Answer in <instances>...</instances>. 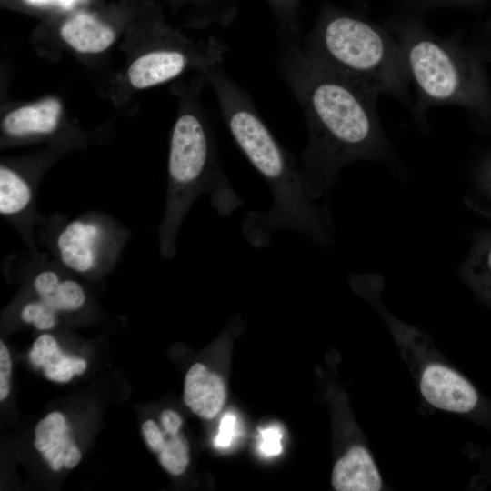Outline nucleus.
<instances>
[{
    "label": "nucleus",
    "instance_id": "7ed1b4c3",
    "mask_svg": "<svg viewBox=\"0 0 491 491\" xmlns=\"http://www.w3.org/2000/svg\"><path fill=\"white\" fill-rule=\"evenodd\" d=\"M193 98L185 101L171 134L165 206L158 229L159 249L165 259L175 256L177 234L197 197L208 194L220 216L243 205L219 165L210 127Z\"/></svg>",
    "mask_w": 491,
    "mask_h": 491
},
{
    "label": "nucleus",
    "instance_id": "aec40b11",
    "mask_svg": "<svg viewBox=\"0 0 491 491\" xmlns=\"http://www.w3.org/2000/svg\"><path fill=\"white\" fill-rule=\"evenodd\" d=\"M236 418L233 414H225L220 422L219 432L216 436L215 445L218 448H225L230 446L235 436Z\"/></svg>",
    "mask_w": 491,
    "mask_h": 491
},
{
    "label": "nucleus",
    "instance_id": "f03ea898",
    "mask_svg": "<svg viewBox=\"0 0 491 491\" xmlns=\"http://www.w3.org/2000/svg\"><path fill=\"white\" fill-rule=\"evenodd\" d=\"M204 73L214 88L233 139L266 180L273 197L268 210H254L246 215L242 224L246 239L261 247L279 229L317 235L319 217L305 188L297 159L280 145L248 94L228 76L221 65Z\"/></svg>",
    "mask_w": 491,
    "mask_h": 491
},
{
    "label": "nucleus",
    "instance_id": "ddd939ff",
    "mask_svg": "<svg viewBox=\"0 0 491 491\" xmlns=\"http://www.w3.org/2000/svg\"><path fill=\"white\" fill-rule=\"evenodd\" d=\"M62 113L56 98H47L33 105H24L6 115L2 129L11 137L49 135L57 128Z\"/></svg>",
    "mask_w": 491,
    "mask_h": 491
},
{
    "label": "nucleus",
    "instance_id": "5701e85b",
    "mask_svg": "<svg viewBox=\"0 0 491 491\" xmlns=\"http://www.w3.org/2000/svg\"><path fill=\"white\" fill-rule=\"evenodd\" d=\"M30 5L38 6H54L64 10L72 9L85 0H25Z\"/></svg>",
    "mask_w": 491,
    "mask_h": 491
},
{
    "label": "nucleus",
    "instance_id": "6e6552de",
    "mask_svg": "<svg viewBox=\"0 0 491 491\" xmlns=\"http://www.w3.org/2000/svg\"><path fill=\"white\" fill-rule=\"evenodd\" d=\"M420 390L428 403L446 411L466 413L477 402L473 386L454 370L441 365H430L425 369Z\"/></svg>",
    "mask_w": 491,
    "mask_h": 491
},
{
    "label": "nucleus",
    "instance_id": "423d86ee",
    "mask_svg": "<svg viewBox=\"0 0 491 491\" xmlns=\"http://www.w3.org/2000/svg\"><path fill=\"white\" fill-rule=\"evenodd\" d=\"M49 224L50 234L44 239L55 260L71 272L90 277L115 267L129 236L125 226L99 212Z\"/></svg>",
    "mask_w": 491,
    "mask_h": 491
},
{
    "label": "nucleus",
    "instance_id": "f8f14e48",
    "mask_svg": "<svg viewBox=\"0 0 491 491\" xmlns=\"http://www.w3.org/2000/svg\"><path fill=\"white\" fill-rule=\"evenodd\" d=\"M332 486L337 491H377L382 479L368 451L354 446L336 462Z\"/></svg>",
    "mask_w": 491,
    "mask_h": 491
},
{
    "label": "nucleus",
    "instance_id": "6ab92c4d",
    "mask_svg": "<svg viewBox=\"0 0 491 491\" xmlns=\"http://www.w3.org/2000/svg\"><path fill=\"white\" fill-rule=\"evenodd\" d=\"M11 358L7 347L0 342V400H5L10 392Z\"/></svg>",
    "mask_w": 491,
    "mask_h": 491
},
{
    "label": "nucleus",
    "instance_id": "9b49d317",
    "mask_svg": "<svg viewBox=\"0 0 491 491\" xmlns=\"http://www.w3.org/2000/svg\"><path fill=\"white\" fill-rule=\"evenodd\" d=\"M184 398L198 416L213 418L220 412L226 399L224 381L205 366L196 363L185 375Z\"/></svg>",
    "mask_w": 491,
    "mask_h": 491
},
{
    "label": "nucleus",
    "instance_id": "0eeeda50",
    "mask_svg": "<svg viewBox=\"0 0 491 491\" xmlns=\"http://www.w3.org/2000/svg\"><path fill=\"white\" fill-rule=\"evenodd\" d=\"M36 185L20 172L1 164L0 214L19 233L33 256L39 255L34 241L35 226L46 220L36 210Z\"/></svg>",
    "mask_w": 491,
    "mask_h": 491
},
{
    "label": "nucleus",
    "instance_id": "39448f33",
    "mask_svg": "<svg viewBox=\"0 0 491 491\" xmlns=\"http://www.w3.org/2000/svg\"><path fill=\"white\" fill-rule=\"evenodd\" d=\"M388 30L403 50L419 110L466 101L467 68L458 46L450 38L434 35L412 18L396 21Z\"/></svg>",
    "mask_w": 491,
    "mask_h": 491
},
{
    "label": "nucleus",
    "instance_id": "4468645a",
    "mask_svg": "<svg viewBox=\"0 0 491 491\" xmlns=\"http://www.w3.org/2000/svg\"><path fill=\"white\" fill-rule=\"evenodd\" d=\"M63 39L81 53H100L115 40L111 27L87 13H78L66 20L61 28Z\"/></svg>",
    "mask_w": 491,
    "mask_h": 491
},
{
    "label": "nucleus",
    "instance_id": "f3484780",
    "mask_svg": "<svg viewBox=\"0 0 491 491\" xmlns=\"http://www.w3.org/2000/svg\"><path fill=\"white\" fill-rule=\"evenodd\" d=\"M59 312L42 299L26 303L20 312V318L39 330L51 329L56 325Z\"/></svg>",
    "mask_w": 491,
    "mask_h": 491
},
{
    "label": "nucleus",
    "instance_id": "dca6fc26",
    "mask_svg": "<svg viewBox=\"0 0 491 491\" xmlns=\"http://www.w3.org/2000/svg\"><path fill=\"white\" fill-rule=\"evenodd\" d=\"M159 450V462L162 466L173 475L182 474L189 462V448L185 439L179 435L169 434Z\"/></svg>",
    "mask_w": 491,
    "mask_h": 491
},
{
    "label": "nucleus",
    "instance_id": "9d476101",
    "mask_svg": "<svg viewBox=\"0 0 491 491\" xmlns=\"http://www.w3.org/2000/svg\"><path fill=\"white\" fill-rule=\"evenodd\" d=\"M68 432L65 419L59 412L48 414L35 427V447L43 453L53 470L73 468L81 460V452Z\"/></svg>",
    "mask_w": 491,
    "mask_h": 491
},
{
    "label": "nucleus",
    "instance_id": "1a4fd4ad",
    "mask_svg": "<svg viewBox=\"0 0 491 491\" xmlns=\"http://www.w3.org/2000/svg\"><path fill=\"white\" fill-rule=\"evenodd\" d=\"M35 263L31 262L35 272L32 286L38 298L45 301L58 312H70L80 309L85 303V293L79 282L62 274L64 266L56 261L49 263L41 255L34 256Z\"/></svg>",
    "mask_w": 491,
    "mask_h": 491
},
{
    "label": "nucleus",
    "instance_id": "20e7f679",
    "mask_svg": "<svg viewBox=\"0 0 491 491\" xmlns=\"http://www.w3.org/2000/svg\"><path fill=\"white\" fill-rule=\"evenodd\" d=\"M314 60L379 97L407 102L411 85L403 50L389 30L359 16L330 13L305 39Z\"/></svg>",
    "mask_w": 491,
    "mask_h": 491
},
{
    "label": "nucleus",
    "instance_id": "f257e3e1",
    "mask_svg": "<svg viewBox=\"0 0 491 491\" xmlns=\"http://www.w3.org/2000/svg\"><path fill=\"white\" fill-rule=\"evenodd\" d=\"M279 64L307 125L300 165L312 197L340 165L376 141L378 97L314 60L294 39H285Z\"/></svg>",
    "mask_w": 491,
    "mask_h": 491
},
{
    "label": "nucleus",
    "instance_id": "2eb2a0df",
    "mask_svg": "<svg viewBox=\"0 0 491 491\" xmlns=\"http://www.w3.org/2000/svg\"><path fill=\"white\" fill-rule=\"evenodd\" d=\"M33 365L44 369L45 376L53 381L67 382L74 375L86 369L85 360L61 352L56 340L48 334L40 336L29 353Z\"/></svg>",
    "mask_w": 491,
    "mask_h": 491
},
{
    "label": "nucleus",
    "instance_id": "a211bd4d",
    "mask_svg": "<svg viewBox=\"0 0 491 491\" xmlns=\"http://www.w3.org/2000/svg\"><path fill=\"white\" fill-rule=\"evenodd\" d=\"M260 438L258 449L263 456L272 457L281 453L282 432L279 426H270L260 430Z\"/></svg>",
    "mask_w": 491,
    "mask_h": 491
},
{
    "label": "nucleus",
    "instance_id": "412c9836",
    "mask_svg": "<svg viewBox=\"0 0 491 491\" xmlns=\"http://www.w3.org/2000/svg\"><path fill=\"white\" fill-rule=\"evenodd\" d=\"M142 432L148 447L154 452H159L165 441V433L153 420L145 421L142 426Z\"/></svg>",
    "mask_w": 491,
    "mask_h": 491
},
{
    "label": "nucleus",
    "instance_id": "4be33fe9",
    "mask_svg": "<svg viewBox=\"0 0 491 491\" xmlns=\"http://www.w3.org/2000/svg\"><path fill=\"white\" fill-rule=\"evenodd\" d=\"M161 424L166 433L175 435L182 425V419L177 413L165 410L161 415Z\"/></svg>",
    "mask_w": 491,
    "mask_h": 491
},
{
    "label": "nucleus",
    "instance_id": "b1692460",
    "mask_svg": "<svg viewBox=\"0 0 491 491\" xmlns=\"http://www.w3.org/2000/svg\"><path fill=\"white\" fill-rule=\"evenodd\" d=\"M428 4H449L451 5L452 0H423Z\"/></svg>",
    "mask_w": 491,
    "mask_h": 491
}]
</instances>
